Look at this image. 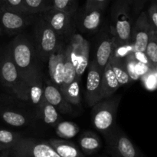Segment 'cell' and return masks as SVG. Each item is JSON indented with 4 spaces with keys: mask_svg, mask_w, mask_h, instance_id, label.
Listing matches in <instances>:
<instances>
[{
    "mask_svg": "<svg viewBox=\"0 0 157 157\" xmlns=\"http://www.w3.org/2000/svg\"><path fill=\"white\" fill-rule=\"evenodd\" d=\"M128 0H116L111 11V24L110 29L113 38L114 46L131 43L132 18Z\"/></svg>",
    "mask_w": 157,
    "mask_h": 157,
    "instance_id": "cell-1",
    "label": "cell"
},
{
    "mask_svg": "<svg viewBox=\"0 0 157 157\" xmlns=\"http://www.w3.org/2000/svg\"><path fill=\"white\" fill-rule=\"evenodd\" d=\"M0 83L9 89L16 98L29 101L27 83L20 75L8 48L0 55Z\"/></svg>",
    "mask_w": 157,
    "mask_h": 157,
    "instance_id": "cell-2",
    "label": "cell"
},
{
    "mask_svg": "<svg viewBox=\"0 0 157 157\" xmlns=\"http://www.w3.org/2000/svg\"><path fill=\"white\" fill-rule=\"evenodd\" d=\"M8 49L20 75L25 81L31 72L38 66L35 62V49L32 43L25 35L20 33L12 40Z\"/></svg>",
    "mask_w": 157,
    "mask_h": 157,
    "instance_id": "cell-3",
    "label": "cell"
},
{
    "mask_svg": "<svg viewBox=\"0 0 157 157\" xmlns=\"http://www.w3.org/2000/svg\"><path fill=\"white\" fill-rule=\"evenodd\" d=\"M121 101V95H112L101 99L92 106V123L102 135L109 132L116 125L117 113Z\"/></svg>",
    "mask_w": 157,
    "mask_h": 157,
    "instance_id": "cell-4",
    "label": "cell"
},
{
    "mask_svg": "<svg viewBox=\"0 0 157 157\" xmlns=\"http://www.w3.org/2000/svg\"><path fill=\"white\" fill-rule=\"evenodd\" d=\"M34 37L37 55L44 62L48 61L52 52L63 42L61 37L39 15H37L35 21Z\"/></svg>",
    "mask_w": 157,
    "mask_h": 157,
    "instance_id": "cell-5",
    "label": "cell"
},
{
    "mask_svg": "<svg viewBox=\"0 0 157 157\" xmlns=\"http://www.w3.org/2000/svg\"><path fill=\"white\" fill-rule=\"evenodd\" d=\"M103 136L111 157H146L117 124Z\"/></svg>",
    "mask_w": 157,
    "mask_h": 157,
    "instance_id": "cell-6",
    "label": "cell"
},
{
    "mask_svg": "<svg viewBox=\"0 0 157 157\" xmlns=\"http://www.w3.org/2000/svg\"><path fill=\"white\" fill-rule=\"evenodd\" d=\"M9 157H61L48 141L21 137L9 149Z\"/></svg>",
    "mask_w": 157,
    "mask_h": 157,
    "instance_id": "cell-7",
    "label": "cell"
},
{
    "mask_svg": "<svg viewBox=\"0 0 157 157\" xmlns=\"http://www.w3.org/2000/svg\"><path fill=\"white\" fill-rule=\"evenodd\" d=\"M38 15L61 37V39L68 41L75 34V14H70L51 8Z\"/></svg>",
    "mask_w": 157,
    "mask_h": 157,
    "instance_id": "cell-8",
    "label": "cell"
},
{
    "mask_svg": "<svg viewBox=\"0 0 157 157\" xmlns=\"http://www.w3.org/2000/svg\"><path fill=\"white\" fill-rule=\"evenodd\" d=\"M37 15L21 13L6 9L0 5V26L2 32L9 35H17L25 28L35 22Z\"/></svg>",
    "mask_w": 157,
    "mask_h": 157,
    "instance_id": "cell-9",
    "label": "cell"
},
{
    "mask_svg": "<svg viewBox=\"0 0 157 157\" xmlns=\"http://www.w3.org/2000/svg\"><path fill=\"white\" fill-rule=\"evenodd\" d=\"M85 86V100L88 106H93L102 99L103 71L97 65L94 59L88 65Z\"/></svg>",
    "mask_w": 157,
    "mask_h": 157,
    "instance_id": "cell-10",
    "label": "cell"
},
{
    "mask_svg": "<svg viewBox=\"0 0 157 157\" xmlns=\"http://www.w3.org/2000/svg\"><path fill=\"white\" fill-rule=\"evenodd\" d=\"M152 30L153 26L149 20L147 13L145 12H140L132 29L131 43L133 52H145Z\"/></svg>",
    "mask_w": 157,
    "mask_h": 157,
    "instance_id": "cell-11",
    "label": "cell"
},
{
    "mask_svg": "<svg viewBox=\"0 0 157 157\" xmlns=\"http://www.w3.org/2000/svg\"><path fill=\"white\" fill-rule=\"evenodd\" d=\"M65 44V42L61 43L58 49L52 52L48 59V67L50 77L49 80L59 89L62 87L64 83Z\"/></svg>",
    "mask_w": 157,
    "mask_h": 157,
    "instance_id": "cell-12",
    "label": "cell"
},
{
    "mask_svg": "<svg viewBox=\"0 0 157 157\" xmlns=\"http://www.w3.org/2000/svg\"><path fill=\"white\" fill-rule=\"evenodd\" d=\"M25 82L27 83L29 101L38 108L44 99L42 74L38 66L31 72Z\"/></svg>",
    "mask_w": 157,
    "mask_h": 157,
    "instance_id": "cell-13",
    "label": "cell"
},
{
    "mask_svg": "<svg viewBox=\"0 0 157 157\" xmlns=\"http://www.w3.org/2000/svg\"><path fill=\"white\" fill-rule=\"evenodd\" d=\"M44 99L55 106L61 113L69 114L73 112L72 105L66 100L60 89L49 79L44 83Z\"/></svg>",
    "mask_w": 157,
    "mask_h": 157,
    "instance_id": "cell-14",
    "label": "cell"
},
{
    "mask_svg": "<svg viewBox=\"0 0 157 157\" xmlns=\"http://www.w3.org/2000/svg\"><path fill=\"white\" fill-rule=\"evenodd\" d=\"M113 38L110 32V29H109V31H104L100 35L97 47L96 58L94 59L98 67L102 71H104L105 66L110 61L113 52Z\"/></svg>",
    "mask_w": 157,
    "mask_h": 157,
    "instance_id": "cell-15",
    "label": "cell"
},
{
    "mask_svg": "<svg viewBox=\"0 0 157 157\" xmlns=\"http://www.w3.org/2000/svg\"><path fill=\"white\" fill-rule=\"evenodd\" d=\"M0 117L6 124L14 127H24L32 123V119L29 115L10 108L0 106Z\"/></svg>",
    "mask_w": 157,
    "mask_h": 157,
    "instance_id": "cell-16",
    "label": "cell"
},
{
    "mask_svg": "<svg viewBox=\"0 0 157 157\" xmlns=\"http://www.w3.org/2000/svg\"><path fill=\"white\" fill-rule=\"evenodd\" d=\"M48 142L61 157H85L73 142L62 139H50Z\"/></svg>",
    "mask_w": 157,
    "mask_h": 157,
    "instance_id": "cell-17",
    "label": "cell"
},
{
    "mask_svg": "<svg viewBox=\"0 0 157 157\" xmlns=\"http://www.w3.org/2000/svg\"><path fill=\"white\" fill-rule=\"evenodd\" d=\"M103 11L101 9H90L84 11L80 21V28L84 32H94L99 29L102 21Z\"/></svg>",
    "mask_w": 157,
    "mask_h": 157,
    "instance_id": "cell-18",
    "label": "cell"
},
{
    "mask_svg": "<svg viewBox=\"0 0 157 157\" xmlns=\"http://www.w3.org/2000/svg\"><path fill=\"white\" fill-rule=\"evenodd\" d=\"M120 87L121 85L116 75H114L110 62H108L104 68L102 74V90H101L102 99L109 98L114 95Z\"/></svg>",
    "mask_w": 157,
    "mask_h": 157,
    "instance_id": "cell-19",
    "label": "cell"
},
{
    "mask_svg": "<svg viewBox=\"0 0 157 157\" xmlns=\"http://www.w3.org/2000/svg\"><path fill=\"white\" fill-rule=\"evenodd\" d=\"M79 148L84 155H90L96 153L101 149L102 143L100 137L91 131L84 132L78 139Z\"/></svg>",
    "mask_w": 157,
    "mask_h": 157,
    "instance_id": "cell-20",
    "label": "cell"
},
{
    "mask_svg": "<svg viewBox=\"0 0 157 157\" xmlns=\"http://www.w3.org/2000/svg\"><path fill=\"white\" fill-rule=\"evenodd\" d=\"M38 109L41 118L48 126L55 128L60 122L61 116L58 109L48 103L45 99L43 100L42 103L38 107Z\"/></svg>",
    "mask_w": 157,
    "mask_h": 157,
    "instance_id": "cell-21",
    "label": "cell"
},
{
    "mask_svg": "<svg viewBox=\"0 0 157 157\" xmlns=\"http://www.w3.org/2000/svg\"><path fill=\"white\" fill-rule=\"evenodd\" d=\"M109 62L111 66L112 69L114 72V75H116L121 86L129 84L132 81L128 72H127L124 59L112 54Z\"/></svg>",
    "mask_w": 157,
    "mask_h": 157,
    "instance_id": "cell-22",
    "label": "cell"
},
{
    "mask_svg": "<svg viewBox=\"0 0 157 157\" xmlns=\"http://www.w3.org/2000/svg\"><path fill=\"white\" fill-rule=\"evenodd\" d=\"M77 77L75 66L71 58V47L68 41L65 44L64 49V83L60 91L64 87L71 83Z\"/></svg>",
    "mask_w": 157,
    "mask_h": 157,
    "instance_id": "cell-23",
    "label": "cell"
},
{
    "mask_svg": "<svg viewBox=\"0 0 157 157\" xmlns=\"http://www.w3.org/2000/svg\"><path fill=\"white\" fill-rule=\"evenodd\" d=\"M80 85H81V79L76 78L71 83L67 85L61 90L62 95L70 104L75 105V106L81 105Z\"/></svg>",
    "mask_w": 157,
    "mask_h": 157,
    "instance_id": "cell-24",
    "label": "cell"
},
{
    "mask_svg": "<svg viewBox=\"0 0 157 157\" xmlns=\"http://www.w3.org/2000/svg\"><path fill=\"white\" fill-rule=\"evenodd\" d=\"M57 135L62 139H70L78 134L80 127L71 121L59 122L55 127Z\"/></svg>",
    "mask_w": 157,
    "mask_h": 157,
    "instance_id": "cell-25",
    "label": "cell"
},
{
    "mask_svg": "<svg viewBox=\"0 0 157 157\" xmlns=\"http://www.w3.org/2000/svg\"><path fill=\"white\" fill-rule=\"evenodd\" d=\"M89 55H90V43L84 38L82 43V47L80 55L75 65L76 75L79 79H81L83 74L85 72L89 65Z\"/></svg>",
    "mask_w": 157,
    "mask_h": 157,
    "instance_id": "cell-26",
    "label": "cell"
},
{
    "mask_svg": "<svg viewBox=\"0 0 157 157\" xmlns=\"http://www.w3.org/2000/svg\"><path fill=\"white\" fill-rule=\"evenodd\" d=\"M52 8V0H25V9L27 14L38 15Z\"/></svg>",
    "mask_w": 157,
    "mask_h": 157,
    "instance_id": "cell-27",
    "label": "cell"
},
{
    "mask_svg": "<svg viewBox=\"0 0 157 157\" xmlns=\"http://www.w3.org/2000/svg\"><path fill=\"white\" fill-rule=\"evenodd\" d=\"M145 54L150 62V69H157V31L153 28L146 48Z\"/></svg>",
    "mask_w": 157,
    "mask_h": 157,
    "instance_id": "cell-28",
    "label": "cell"
},
{
    "mask_svg": "<svg viewBox=\"0 0 157 157\" xmlns=\"http://www.w3.org/2000/svg\"><path fill=\"white\" fill-rule=\"evenodd\" d=\"M21 137L22 135L18 132L0 129V143L8 149L14 146Z\"/></svg>",
    "mask_w": 157,
    "mask_h": 157,
    "instance_id": "cell-29",
    "label": "cell"
},
{
    "mask_svg": "<svg viewBox=\"0 0 157 157\" xmlns=\"http://www.w3.org/2000/svg\"><path fill=\"white\" fill-rule=\"evenodd\" d=\"M52 8L70 14L78 10V0H52Z\"/></svg>",
    "mask_w": 157,
    "mask_h": 157,
    "instance_id": "cell-30",
    "label": "cell"
},
{
    "mask_svg": "<svg viewBox=\"0 0 157 157\" xmlns=\"http://www.w3.org/2000/svg\"><path fill=\"white\" fill-rule=\"evenodd\" d=\"M136 62L137 61L135 58L133 52H130L129 55H127L125 57V59H124L127 72H128L132 81L140 78V76L137 75V72H136Z\"/></svg>",
    "mask_w": 157,
    "mask_h": 157,
    "instance_id": "cell-31",
    "label": "cell"
},
{
    "mask_svg": "<svg viewBox=\"0 0 157 157\" xmlns=\"http://www.w3.org/2000/svg\"><path fill=\"white\" fill-rule=\"evenodd\" d=\"M144 86L148 90L157 89V69H150L145 75L140 77Z\"/></svg>",
    "mask_w": 157,
    "mask_h": 157,
    "instance_id": "cell-32",
    "label": "cell"
},
{
    "mask_svg": "<svg viewBox=\"0 0 157 157\" xmlns=\"http://www.w3.org/2000/svg\"><path fill=\"white\" fill-rule=\"evenodd\" d=\"M0 5L10 10L27 14L25 9V0H2Z\"/></svg>",
    "mask_w": 157,
    "mask_h": 157,
    "instance_id": "cell-33",
    "label": "cell"
},
{
    "mask_svg": "<svg viewBox=\"0 0 157 157\" xmlns=\"http://www.w3.org/2000/svg\"><path fill=\"white\" fill-rule=\"evenodd\" d=\"M109 0H87L84 10L88 11L90 9H101L104 10L107 6Z\"/></svg>",
    "mask_w": 157,
    "mask_h": 157,
    "instance_id": "cell-34",
    "label": "cell"
},
{
    "mask_svg": "<svg viewBox=\"0 0 157 157\" xmlns=\"http://www.w3.org/2000/svg\"><path fill=\"white\" fill-rule=\"evenodd\" d=\"M147 15L153 28L157 31V2L152 3L148 9Z\"/></svg>",
    "mask_w": 157,
    "mask_h": 157,
    "instance_id": "cell-35",
    "label": "cell"
},
{
    "mask_svg": "<svg viewBox=\"0 0 157 157\" xmlns=\"http://www.w3.org/2000/svg\"><path fill=\"white\" fill-rule=\"evenodd\" d=\"M148 0H133V9H134L135 12H138L142 9L144 7V4H145Z\"/></svg>",
    "mask_w": 157,
    "mask_h": 157,
    "instance_id": "cell-36",
    "label": "cell"
},
{
    "mask_svg": "<svg viewBox=\"0 0 157 157\" xmlns=\"http://www.w3.org/2000/svg\"><path fill=\"white\" fill-rule=\"evenodd\" d=\"M0 157H9V149H6L0 152Z\"/></svg>",
    "mask_w": 157,
    "mask_h": 157,
    "instance_id": "cell-37",
    "label": "cell"
},
{
    "mask_svg": "<svg viewBox=\"0 0 157 157\" xmlns=\"http://www.w3.org/2000/svg\"><path fill=\"white\" fill-rule=\"evenodd\" d=\"M6 149H8V148H6V146H4L3 145H2L1 143H0V152H2L3 150H6Z\"/></svg>",
    "mask_w": 157,
    "mask_h": 157,
    "instance_id": "cell-38",
    "label": "cell"
},
{
    "mask_svg": "<svg viewBox=\"0 0 157 157\" xmlns=\"http://www.w3.org/2000/svg\"><path fill=\"white\" fill-rule=\"evenodd\" d=\"M128 1H129V2H130V3H131V4H132V6H133V0H128Z\"/></svg>",
    "mask_w": 157,
    "mask_h": 157,
    "instance_id": "cell-39",
    "label": "cell"
},
{
    "mask_svg": "<svg viewBox=\"0 0 157 157\" xmlns=\"http://www.w3.org/2000/svg\"><path fill=\"white\" fill-rule=\"evenodd\" d=\"M0 32H2V28H1V26H0Z\"/></svg>",
    "mask_w": 157,
    "mask_h": 157,
    "instance_id": "cell-40",
    "label": "cell"
},
{
    "mask_svg": "<svg viewBox=\"0 0 157 157\" xmlns=\"http://www.w3.org/2000/svg\"><path fill=\"white\" fill-rule=\"evenodd\" d=\"M2 32H0V36H1V35H2Z\"/></svg>",
    "mask_w": 157,
    "mask_h": 157,
    "instance_id": "cell-41",
    "label": "cell"
},
{
    "mask_svg": "<svg viewBox=\"0 0 157 157\" xmlns=\"http://www.w3.org/2000/svg\"><path fill=\"white\" fill-rule=\"evenodd\" d=\"M102 157H108V156H106V155H104V156H102Z\"/></svg>",
    "mask_w": 157,
    "mask_h": 157,
    "instance_id": "cell-42",
    "label": "cell"
},
{
    "mask_svg": "<svg viewBox=\"0 0 157 157\" xmlns=\"http://www.w3.org/2000/svg\"><path fill=\"white\" fill-rule=\"evenodd\" d=\"M2 1V0H0V2H1Z\"/></svg>",
    "mask_w": 157,
    "mask_h": 157,
    "instance_id": "cell-43",
    "label": "cell"
}]
</instances>
